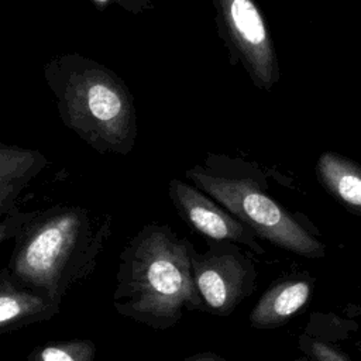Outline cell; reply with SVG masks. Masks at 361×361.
<instances>
[{
    "label": "cell",
    "mask_w": 361,
    "mask_h": 361,
    "mask_svg": "<svg viewBox=\"0 0 361 361\" xmlns=\"http://www.w3.org/2000/svg\"><path fill=\"white\" fill-rule=\"evenodd\" d=\"M195 250L168 224L142 226L118 257L116 312L155 330L173 327L185 310L204 312L192 272Z\"/></svg>",
    "instance_id": "1"
},
{
    "label": "cell",
    "mask_w": 361,
    "mask_h": 361,
    "mask_svg": "<svg viewBox=\"0 0 361 361\" xmlns=\"http://www.w3.org/2000/svg\"><path fill=\"white\" fill-rule=\"evenodd\" d=\"M113 230L109 213L80 204L37 210L14 237L7 271L21 286L59 305L96 269Z\"/></svg>",
    "instance_id": "2"
},
{
    "label": "cell",
    "mask_w": 361,
    "mask_h": 361,
    "mask_svg": "<svg viewBox=\"0 0 361 361\" xmlns=\"http://www.w3.org/2000/svg\"><path fill=\"white\" fill-rule=\"evenodd\" d=\"M45 83L66 128L99 154L128 155L137 141L134 97L109 66L80 52H65L42 66Z\"/></svg>",
    "instance_id": "3"
},
{
    "label": "cell",
    "mask_w": 361,
    "mask_h": 361,
    "mask_svg": "<svg viewBox=\"0 0 361 361\" xmlns=\"http://www.w3.org/2000/svg\"><path fill=\"white\" fill-rule=\"evenodd\" d=\"M185 176L259 240L299 257L310 259L326 257V245L302 219L268 193L264 176L254 165L209 152L202 162L186 169Z\"/></svg>",
    "instance_id": "4"
},
{
    "label": "cell",
    "mask_w": 361,
    "mask_h": 361,
    "mask_svg": "<svg viewBox=\"0 0 361 361\" xmlns=\"http://www.w3.org/2000/svg\"><path fill=\"white\" fill-rule=\"evenodd\" d=\"M214 21L230 63L241 65L252 85L271 90L281 78L271 28L255 0H212Z\"/></svg>",
    "instance_id": "5"
},
{
    "label": "cell",
    "mask_w": 361,
    "mask_h": 361,
    "mask_svg": "<svg viewBox=\"0 0 361 361\" xmlns=\"http://www.w3.org/2000/svg\"><path fill=\"white\" fill-rule=\"evenodd\" d=\"M195 285L204 312L228 316L252 293L257 285V269L252 259L233 243L207 241L203 252L192 254Z\"/></svg>",
    "instance_id": "6"
},
{
    "label": "cell",
    "mask_w": 361,
    "mask_h": 361,
    "mask_svg": "<svg viewBox=\"0 0 361 361\" xmlns=\"http://www.w3.org/2000/svg\"><path fill=\"white\" fill-rule=\"evenodd\" d=\"M168 196L179 217L207 241L233 243L257 255L265 254L259 238L247 226L195 185L172 178Z\"/></svg>",
    "instance_id": "7"
},
{
    "label": "cell",
    "mask_w": 361,
    "mask_h": 361,
    "mask_svg": "<svg viewBox=\"0 0 361 361\" xmlns=\"http://www.w3.org/2000/svg\"><path fill=\"white\" fill-rule=\"evenodd\" d=\"M314 278L306 272L285 275L271 283L248 314L251 327L271 330L286 324L313 295Z\"/></svg>",
    "instance_id": "8"
},
{
    "label": "cell",
    "mask_w": 361,
    "mask_h": 361,
    "mask_svg": "<svg viewBox=\"0 0 361 361\" xmlns=\"http://www.w3.org/2000/svg\"><path fill=\"white\" fill-rule=\"evenodd\" d=\"M59 310V303L16 282L7 268L0 271V334L49 320Z\"/></svg>",
    "instance_id": "9"
},
{
    "label": "cell",
    "mask_w": 361,
    "mask_h": 361,
    "mask_svg": "<svg viewBox=\"0 0 361 361\" xmlns=\"http://www.w3.org/2000/svg\"><path fill=\"white\" fill-rule=\"evenodd\" d=\"M320 186L347 212L361 216V164L333 151H324L316 161Z\"/></svg>",
    "instance_id": "10"
},
{
    "label": "cell",
    "mask_w": 361,
    "mask_h": 361,
    "mask_svg": "<svg viewBox=\"0 0 361 361\" xmlns=\"http://www.w3.org/2000/svg\"><path fill=\"white\" fill-rule=\"evenodd\" d=\"M47 165L48 159L41 151L0 142V182L32 180Z\"/></svg>",
    "instance_id": "11"
},
{
    "label": "cell",
    "mask_w": 361,
    "mask_h": 361,
    "mask_svg": "<svg viewBox=\"0 0 361 361\" xmlns=\"http://www.w3.org/2000/svg\"><path fill=\"white\" fill-rule=\"evenodd\" d=\"M96 345L89 338L55 340L37 345L27 361H96Z\"/></svg>",
    "instance_id": "12"
},
{
    "label": "cell",
    "mask_w": 361,
    "mask_h": 361,
    "mask_svg": "<svg viewBox=\"0 0 361 361\" xmlns=\"http://www.w3.org/2000/svg\"><path fill=\"white\" fill-rule=\"evenodd\" d=\"M299 355L293 361H353L336 343L320 334L314 316L296 341Z\"/></svg>",
    "instance_id": "13"
},
{
    "label": "cell",
    "mask_w": 361,
    "mask_h": 361,
    "mask_svg": "<svg viewBox=\"0 0 361 361\" xmlns=\"http://www.w3.org/2000/svg\"><path fill=\"white\" fill-rule=\"evenodd\" d=\"M31 180H10L0 182V219L18 210V202L21 193Z\"/></svg>",
    "instance_id": "14"
},
{
    "label": "cell",
    "mask_w": 361,
    "mask_h": 361,
    "mask_svg": "<svg viewBox=\"0 0 361 361\" xmlns=\"http://www.w3.org/2000/svg\"><path fill=\"white\" fill-rule=\"evenodd\" d=\"M37 210L32 212H21L16 210L0 219V247L8 241L14 240L18 231L35 216Z\"/></svg>",
    "instance_id": "15"
},
{
    "label": "cell",
    "mask_w": 361,
    "mask_h": 361,
    "mask_svg": "<svg viewBox=\"0 0 361 361\" xmlns=\"http://www.w3.org/2000/svg\"><path fill=\"white\" fill-rule=\"evenodd\" d=\"M97 10H107L109 7H118L133 16H140L154 8L152 0H89Z\"/></svg>",
    "instance_id": "16"
},
{
    "label": "cell",
    "mask_w": 361,
    "mask_h": 361,
    "mask_svg": "<svg viewBox=\"0 0 361 361\" xmlns=\"http://www.w3.org/2000/svg\"><path fill=\"white\" fill-rule=\"evenodd\" d=\"M179 361H238V360H233V358H226L220 354H216L213 351H202V353H196L192 354L189 357H185Z\"/></svg>",
    "instance_id": "17"
},
{
    "label": "cell",
    "mask_w": 361,
    "mask_h": 361,
    "mask_svg": "<svg viewBox=\"0 0 361 361\" xmlns=\"http://www.w3.org/2000/svg\"><path fill=\"white\" fill-rule=\"evenodd\" d=\"M360 319H361V313H360Z\"/></svg>",
    "instance_id": "18"
}]
</instances>
